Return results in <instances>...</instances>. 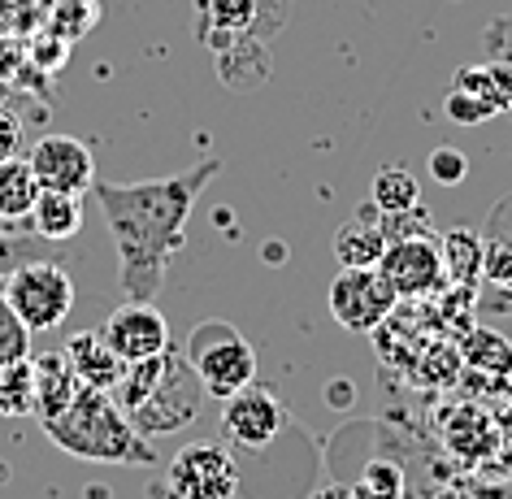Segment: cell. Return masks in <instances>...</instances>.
Returning <instances> with one entry per match:
<instances>
[{
	"mask_svg": "<svg viewBox=\"0 0 512 499\" xmlns=\"http://www.w3.org/2000/svg\"><path fill=\"white\" fill-rule=\"evenodd\" d=\"M222 174L213 157L170 178L144 183H96V204L105 213L109 239L118 248V287L122 300L152 304L165 287V270L183 252L187 222L196 213L204 187Z\"/></svg>",
	"mask_w": 512,
	"mask_h": 499,
	"instance_id": "cell-1",
	"label": "cell"
},
{
	"mask_svg": "<svg viewBox=\"0 0 512 499\" xmlns=\"http://www.w3.org/2000/svg\"><path fill=\"white\" fill-rule=\"evenodd\" d=\"M113 400L122 404V413L144 439H161V434H178L191 426L209 395H204L196 369L187 365V356L178 348H165L161 356L126 365L113 387Z\"/></svg>",
	"mask_w": 512,
	"mask_h": 499,
	"instance_id": "cell-2",
	"label": "cell"
},
{
	"mask_svg": "<svg viewBox=\"0 0 512 499\" xmlns=\"http://www.w3.org/2000/svg\"><path fill=\"white\" fill-rule=\"evenodd\" d=\"M44 434L61 452L92 460V465H152L157 460L152 443L131 426V417L122 413L113 391L79 387L66 413L44 421Z\"/></svg>",
	"mask_w": 512,
	"mask_h": 499,
	"instance_id": "cell-3",
	"label": "cell"
},
{
	"mask_svg": "<svg viewBox=\"0 0 512 499\" xmlns=\"http://www.w3.org/2000/svg\"><path fill=\"white\" fill-rule=\"evenodd\" d=\"M0 296L9 300V309L22 317V326L31 335H44V330H57L74 313V278L61 261L31 257L5 274Z\"/></svg>",
	"mask_w": 512,
	"mask_h": 499,
	"instance_id": "cell-4",
	"label": "cell"
},
{
	"mask_svg": "<svg viewBox=\"0 0 512 499\" xmlns=\"http://www.w3.org/2000/svg\"><path fill=\"white\" fill-rule=\"evenodd\" d=\"M187 365L196 369L209 400H230L256 382V352L252 343L226 322H204L187 339Z\"/></svg>",
	"mask_w": 512,
	"mask_h": 499,
	"instance_id": "cell-5",
	"label": "cell"
},
{
	"mask_svg": "<svg viewBox=\"0 0 512 499\" xmlns=\"http://www.w3.org/2000/svg\"><path fill=\"white\" fill-rule=\"evenodd\" d=\"M395 287L387 283V274L378 265L369 270H339L335 283H330V313L343 330L352 335H374V330L395 313Z\"/></svg>",
	"mask_w": 512,
	"mask_h": 499,
	"instance_id": "cell-6",
	"label": "cell"
},
{
	"mask_svg": "<svg viewBox=\"0 0 512 499\" xmlns=\"http://www.w3.org/2000/svg\"><path fill=\"white\" fill-rule=\"evenodd\" d=\"M165 491L178 499H235L239 465L222 443H187L165 469Z\"/></svg>",
	"mask_w": 512,
	"mask_h": 499,
	"instance_id": "cell-7",
	"label": "cell"
},
{
	"mask_svg": "<svg viewBox=\"0 0 512 499\" xmlns=\"http://www.w3.org/2000/svg\"><path fill=\"white\" fill-rule=\"evenodd\" d=\"M287 404L283 395L274 387H261V382H252V387H243L239 395H230L222 400V439L243 447V452H261V447H270L278 434L287 430Z\"/></svg>",
	"mask_w": 512,
	"mask_h": 499,
	"instance_id": "cell-8",
	"label": "cell"
},
{
	"mask_svg": "<svg viewBox=\"0 0 512 499\" xmlns=\"http://www.w3.org/2000/svg\"><path fill=\"white\" fill-rule=\"evenodd\" d=\"M378 270L387 274V283L395 287L400 300H430V296H439V291H447L439 235H413V239L387 243Z\"/></svg>",
	"mask_w": 512,
	"mask_h": 499,
	"instance_id": "cell-9",
	"label": "cell"
},
{
	"mask_svg": "<svg viewBox=\"0 0 512 499\" xmlns=\"http://www.w3.org/2000/svg\"><path fill=\"white\" fill-rule=\"evenodd\" d=\"M31 174L40 191H57V196H87L96 187V157L83 139L74 135H44L31 148Z\"/></svg>",
	"mask_w": 512,
	"mask_h": 499,
	"instance_id": "cell-10",
	"label": "cell"
},
{
	"mask_svg": "<svg viewBox=\"0 0 512 499\" xmlns=\"http://www.w3.org/2000/svg\"><path fill=\"white\" fill-rule=\"evenodd\" d=\"M100 335L113 348L122 365H135V361H148V356H161L170 343V322L161 317V309L152 304H118L105 322H100Z\"/></svg>",
	"mask_w": 512,
	"mask_h": 499,
	"instance_id": "cell-11",
	"label": "cell"
},
{
	"mask_svg": "<svg viewBox=\"0 0 512 499\" xmlns=\"http://www.w3.org/2000/svg\"><path fill=\"white\" fill-rule=\"evenodd\" d=\"M61 356H66V365L74 369V378L83 382V387L92 391H113L122 378V361L113 356V348L105 343V335L100 330H83V335H70V343L61 348Z\"/></svg>",
	"mask_w": 512,
	"mask_h": 499,
	"instance_id": "cell-12",
	"label": "cell"
},
{
	"mask_svg": "<svg viewBox=\"0 0 512 499\" xmlns=\"http://www.w3.org/2000/svg\"><path fill=\"white\" fill-rule=\"evenodd\" d=\"M335 261L339 270H369V265L382 261V252H387V235H382L378 226V213L369 217V209L361 217H348L339 230H335Z\"/></svg>",
	"mask_w": 512,
	"mask_h": 499,
	"instance_id": "cell-13",
	"label": "cell"
},
{
	"mask_svg": "<svg viewBox=\"0 0 512 499\" xmlns=\"http://www.w3.org/2000/svg\"><path fill=\"white\" fill-rule=\"evenodd\" d=\"M83 382L74 378V369L66 365V356L61 352H44V356H35V417H40V426L44 421H53L57 413H66L70 400L79 395Z\"/></svg>",
	"mask_w": 512,
	"mask_h": 499,
	"instance_id": "cell-14",
	"label": "cell"
},
{
	"mask_svg": "<svg viewBox=\"0 0 512 499\" xmlns=\"http://www.w3.org/2000/svg\"><path fill=\"white\" fill-rule=\"evenodd\" d=\"M31 230L44 243H66L83 230V196H57V191H40L31 209Z\"/></svg>",
	"mask_w": 512,
	"mask_h": 499,
	"instance_id": "cell-15",
	"label": "cell"
},
{
	"mask_svg": "<svg viewBox=\"0 0 512 499\" xmlns=\"http://www.w3.org/2000/svg\"><path fill=\"white\" fill-rule=\"evenodd\" d=\"M35 200H40V183H35V174H31V161L27 157L0 161V222L5 226L27 222Z\"/></svg>",
	"mask_w": 512,
	"mask_h": 499,
	"instance_id": "cell-16",
	"label": "cell"
},
{
	"mask_svg": "<svg viewBox=\"0 0 512 499\" xmlns=\"http://www.w3.org/2000/svg\"><path fill=\"white\" fill-rule=\"evenodd\" d=\"M439 252H443L447 287H473L486 270V248L473 230H447L439 239Z\"/></svg>",
	"mask_w": 512,
	"mask_h": 499,
	"instance_id": "cell-17",
	"label": "cell"
},
{
	"mask_svg": "<svg viewBox=\"0 0 512 499\" xmlns=\"http://www.w3.org/2000/svg\"><path fill=\"white\" fill-rule=\"evenodd\" d=\"M417 204H421V187L404 165H387V170L374 174V187H369V209L374 213H408Z\"/></svg>",
	"mask_w": 512,
	"mask_h": 499,
	"instance_id": "cell-18",
	"label": "cell"
},
{
	"mask_svg": "<svg viewBox=\"0 0 512 499\" xmlns=\"http://www.w3.org/2000/svg\"><path fill=\"white\" fill-rule=\"evenodd\" d=\"M0 417H35V361L0 365Z\"/></svg>",
	"mask_w": 512,
	"mask_h": 499,
	"instance_id": "cell-19",
	"label": "cell"
},
{
	"mask_svg": "<svg viewBox=\"0 0 512 499\" xmlns=\"http://www.w3.org/2000/svg\"><path fill=\"white\" fill-rule=\"evenodd\" d=\"M31 356V330L22 326V317L9 309V300L0 296V365H14Z\"/></svg>",
	"mask_w": 512,
	"mask_h": 499,
	"instance_id": "cell-20",
	"label": "cell"
},
{
	"mask_svg": "<svg viewBox=\"0 0 512 499\" xmlns=\"http://www.w3.org/2000/svg\"><path fill=\"white\" fill-rule=\"evenodd\" d=\"M443 109H447V118L460 122V126H478V122H486V118H495V113H499L495 105H486V100H478L473 92H460V87L447 92Z\"/></svg>",
	"mask_w": 512,
	"mask_h": 499,
	"instance_id": "cell-21",
	"label": "cell"
},
{
	"mask_svg": "<svg viewBox=\"0 0 512 499\" xmlns=\"http://www.w3.org/2000/svg\"><path fill=\"white\" fill-rule=\"evenodd\" d=\"M430 174H434V183L456 187V183H465V174H469V157L460 148H434L430 152Z\"/></svg>",
	"mask_w": 512,
	"mask_h": 499,
	"instance_id": "cell-22",
	"label": "cell"
},
{
	"mask_svg": "<svg viewBox=\"0 0 512 499\" xmlns=\"http://www.w3.org/2000/svg\"><path fill=\"white\" fill-rule=\"evenodd\" d=\"M400 495V469L395 465H369L365 482H361V499H395Z\"/></svg>",
	"mask_w": 512,
	"mask_h": 499,
	"instance_id": "cell-23",
	"label": "cell"
},
{
	"mask_svg": "<svg viewBox=\"0 0 512 499\" xmlns=\"http://www.w3.org/2000/svg\"><path fill=\"white\" fill-rule=\"evenodd\" d=\"M486 48L495 61H512V18H495L486 31Z\"/></svg>",
	"mask_w": 512,
	"mask_h": 499,
	"instance_id": "cell-24",
	"label": "cell"
},
{
	"mask_svg": "<svg viewBox=\"0 0 512 499\" xmlns=\"http://www.w3.org/2000/svg\"><path fill=\"white\" fill-rule=\"evenodd\" d=\"M18 148H22V122L0 109V161H14Z\"/></svg>",
	"mask_w": 512,
	"mask_h": 499,
	"instance_id": "cell-25",
	"label": "cell"
},
{
	"mask_svg": "<svg viewBox=\"0 0 512 499\" xmlns=\"http://www.w3.org/2000/svg\"><path fill=\"white\" fill-rule=\"evenodd\" d=\"M148 499H178V495H170V491H165V486L152 482V486H148Z\"/></svg>",
	"mask_w": 512,
	"mask_h": 499,
	"instance_id": "cell-26",
	"label": "cell"
}]
</instances>
